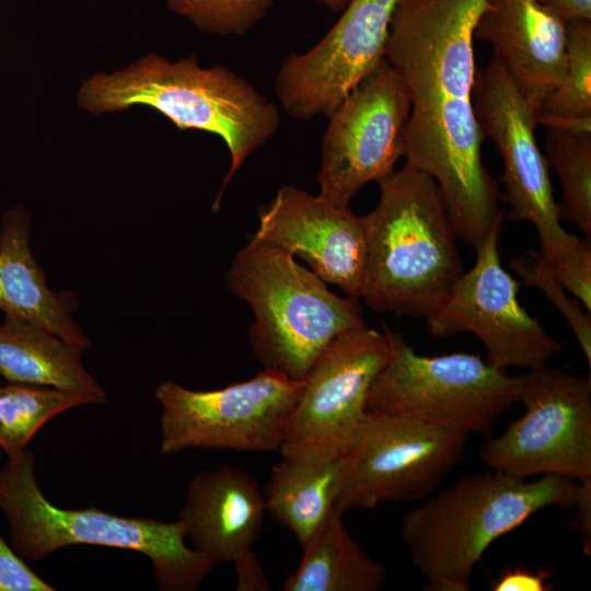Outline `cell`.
I'll use <instances>...</instances> for the list:
<instances>
[{"instance_id": "obj_1", "label": "cell", "mask_w": 591, "mask_h": 591, "mask_svg": "<svg viewBox=\"0 0 591 591\" xmlns=\"http://www.w3.org/2000/svg\"><path fill=\"white\" fill-rule=\"evenodd\" d=\"M487 7L488 0H398L385 49L410 99L405 164L434 179L456 239L475 251L503 219L473 104L474 30Z\"/></svg>"}, {"instance_id": "obj_2", "label": "cell", "mask_w": 591, "mask_h": 591, "mask_svg": "<svg viewBox=\"0 0 591 591\" xmlns=\"http://www.w3.org/2000/svg\"><path fill=\"white\" fill-rule=\"evenodd\" d=\"M378 183L380 199L361 217L367 255L359 298L375 313L428 317L464 273L441 192L406 164Z\"/></svg>"}, {"instance_id": "obj_3", "label": "cell", "mask_w": 591, "mask_h": 591, "mask_svg": "<svg viewBox=\"0 0 591 591\" xmlns=\"http://www.w3.org/2000/svg\"><path fill=\"white\" fill-rule=\"evenodd\" d=\"M578 482L500 471L461 477L402 518L401 536L429 591H467L488 546L546 508H572Z\"/></svg>"}, {"instance_id": "obj_4", "label": "cell", "mask_w": 591, "mask_h": 591, "mask_svg": "<svg viewBox=\"0 0 591 591\" xmlns=\"http://www.w3.org/2000/svg\"><path fill=\"white\" fill-rule=\"evenodd\" d=\"M79 101L93 113L142 104L178 129L219 136L229 149L231 166L215 199V211L231 177L279 126L275 104L229 68H201L195 56L170 62L150 55L118 72L93 76L82 85Z\"/></svg>"}, {"instance_id": "obj_5", "label": "cell", "mask_w": 591, "mask_h": 591, "mask_svg": "<svg viewBox=\"0 0 591 591\" xmlns=\"http://www.w3.org/2000/svg\"><path fill=\"white\" fill-rule=\"evenodd\" d=\"M0 510L13 549L31 561L77 544L129 549L146 555L162 591H193L216 566L188 547L179 521L127 518L95 507L81 510L51 505L40 491L30 451L8 457L0 468Z\"/></svg>"}, {"instance_id": "obj_6", "label": "cell", "mask_w": 591, "mask_h": 591, "mask_svg": "<svg viewBox=\"0 0 591 591\" xmlns=\"http://www.w3.org/2000/svg\"><path fill=\"white\" fill-rule=\"evenodd\" d=\"M227 285L253 311L256 359L297 382L334 338L367 325L357 298L338 297L293 255L254 239L235 255Z\"/></svg>"}, {"instance_id": "obj_7", "label": "cell", "mask_w": 591, "mask_h": 591, "mask_svg": "<svg viewBox=\"0 0 591 591\" xmlns=\"http://www.w3.org/2000/svg\"><path fill=\"white\" fill-rule=\"evenodd\" d=\"M392 352L371 385L367 413L404 415L430 425L488 434L519 402L524 374L509 375L466 352L420 356L385 325Z\"/></svg>"}, {"instance_id": "obj_8", "label": "cell", "mask_w": 591, "mask_h": 591, "mask_svg": "<svg viewBox=\"0 0 591 591\" xmlns=\"http://www.w3.org/2000/svg\"><path fill=\"white\" fill-rule=\"evenodd\" d=\"M391 352L384 324L382 332L364 325L334 338L301 382L279 448L282 456L344 457L366 421L369 391Z\"/></svg>"}, {"instance_id": "obj_9", "label": "cell", "mask_w": 591, "mask_h": 591, "mask_svg": "<svg viewBox=\"0 0 591 591\" xmlns=\"http://www.w3.org/2000/svg\"><path fill=\"white\" fill-rule=\"evenodd\" d=\"M524 407L497 437L487 438L479 457L490 468L529 478L591 477V378L547 364L524 374Z\"/></svg>"}, {"instance_id": "obj_10", "label": "cell", "mask_w": 591, "mask_h": 591, "mask_svg": "<svg viewBox=\"0 0 591 591\" xmlns=\"http://www.w3.org/2000/svg\"><path fill=\"white\" fill-rule=\"evenodd\" d=\"M300 390L301 382L268 368L211 391L162 382L155 390L162 407L160 451L164 455L190 448L278 451Z\"/></svg>"}, {"instance_id": "obj_11", "label": "cell", "mask_w": 591, "mask_h": 591, "mask_svg": "<svg viewBox=\"0 0 591 591\" xmlns=\"http://www.w3.org/2000/svg\"><path fill=\"white\" fill-rule=\"evenodd\" d=\"M470 434L404 415L368 413L345 457L336 509L428 497L463 459Z\"/></svg>"}, {"instance_id": "obj_12", "label": "cell", "mask_w": 591, "mask_h": 591, "mask_svg": "<svg viewBox=\"0 0 591 591\" xmlns=\"http://www.w3.org/2000/svg\"><path fill=\"white\" fill-rule=\"evenodd\" d=\"M473 104L485 137L497 148L502 163V201L507 219L532 223L541 254L552 264L567 253L579 236L560 224L548 174V162L535 137V111L522 97L496 57L476 72Z\"/></svg>"}, {"instance_id": "obj_13", "label": "cell", "mask_w": 591, "mask_h": 591, "mask_svg": "<svg viewBox=\"0 0 591 591\" xmlns=\"http://www.w3.org/2000/svg\"><path fill=\"white\" fill-rule=\"evenodd\" d=\"M501 222L493 227L475 264L461 275L447 301L426 317L427 331L438 338L470 333L484 345L486 362L506 371L535 370L564 346L521 305L520 283L501 265Z\"/></svg>"}, {"instance_id": "obj_14", "label": "cell", "mask_w": 591, "mask_h": 591, "mask_svg": "<svg viewBox=\"0 0 591 591\" xmlns=\"http://www.w3.org/2000/svg\"><path fill=\"white\" fill-rule=\"evenodd\" d=\"M409 113L407 88L385 60L328 116L316 176L318 195L349 206L366 184L391 174L405 154Z\"/></svg>"}, {"instance_id": "obj_15", "label": "cell", "mask_w": 591, "mask_h": 591, "mask_svg": "<svg viewBox=\"0 0 591 591\" xmlns=\"http://www.w3.org/2000/svg\"><path fill=\"white\" fill-rule=\"evenodd\" d=\"M398 0H350L337 23L312 48L282 61L275 89L297 119L328 117L385 61L391 20Z\"/></svg>"}, {"instance_id": "obj_16", "label": "cell", "mask_w": 591, "mask_h": 591, "mask_svg": "<svg viewBox=\"0 0 591 591\" xmlns=\"http://www.w3.org/2000/svg\"><path fill=\"white\" fill-rule=\"evenodd\" d=\"M252 239L299 256L326 283L359 299L366 268V233L361 217L349 206L285 186L259 211Z\"/></svg>"}, {"instance_id": "obj_17", "label": "cell", "mask_w": 591, "mask_h": 591, "mask_svg": "<svg viewBox=\"0 0 591 591\" xmlns=\"http://www.w3.org/2000/svg\"><path fill=\"white\" fill-rule=\"evenodd\" d=\"M474 38L493 47L535 113L565 76L566 22L540 1L488 0Z\"/></svg>"}, {"instance_id": "obj_18", "label": "cell", "mask_w": 591, "mask_h": 591, "mask_svg": "<svg viewBox=\"0 0 591 591\" xmlns=\"http://www.w3.org/2000/svg\"><path fill=\"white\" fill-rule=\"evenodd\" d=\"M266 515L264 491L240 467L197 473L188 484L179 522L192 547L212 563H233L252 548Z\"/></svg>"}, {"instance_id": "obj_19", "label": "cell", "mask_w": 591, "mask_h": 591, "mask_svg": "<svg viewBox=\"0 0 591 591\" xmlns=\"http://www.w3.org/2000/svg\"><path fill=\"white\" fill-rule=\"evenodd\" d=\"M30 218L23 206L8 210L0 228V310L28 320L84 349L91 340L74 323L66 302L53 292L30 246Z\"/></svg>"}, {"instance_id": "obj_20", "label": "cell", "mask_w": 591, "mask_h": 591, "mask_svg": "<svg viewBox=\"0 0 591 591\" xmlns=\"http://www.w3.org/2000/svg\"><path fill=\"white\" fill-rule=\"evenodd\" d=\"M83 350L16 315L5 314L0 324V375L11 383L83 393L101 404L106 392L84 369Z\"/></svg>"}, {"instance_id": "obj_21", "label": "cell", "mask_w": 591, "mask_h": 591, "mask_svg": "<svg viewBox=\"0 0 591 591\" xmlns=\"http://www.w3.org/2000/svg\"><path fill=\"white\" fill-rule=\"evenodd\" d=\"M344 474L345 457L282 456L263 489L266 514L290 531L303 547L335 510Z\"/></svg>"}, {"instance_id": "obj_22", "label": "cell", "mask_w": 591, "mask_h": 591, "mask_svg": "<svg viewBox=\"0 0 591 591\" xmlns=\"http://www.w3.org/2000/svg\"><path fill=\"white\" fill-rule=\"evenodd\" d=\"M338 509L329 514L309 542L297 570L282 591H376L389 571L354 540Z\"/></svg>"}, {"instance_id": "obj_23", "label": "cell", "mask_w": 591, "mask_h": 591, "mask_svg": "<svg viewBox=\"0 0 591 591\" xmlns=\"http://www.w3.org/2000/svg\"><path fill=\"white\" fill-rule=\"evenodd\" d=\"M566 72L535 113L537 124L591 132V21L566 22Z\"/></svg>"}, {"instance_id": "obj_24", "label": "cell", "mask_w": 591, "mask_h": 591, "mask_svg": "<svg viewBox=\"0 0 591 591\" xmlns=\"http://www.w3.org/2000/svg\"><path fill=\"white\" fill-rule=\"evenodd\" d=\"M97 404L90 395L12 383L0 393V447L8 457L26 451L34 434L53 417L72 407Z\"/></svg>"}, {"instance_id": "obj_25", "label": "cell", "mask_w": 591, "mask_h": 591, "mask_svg": "<svg viewBox=\"0 0 591 591\" xmlns=\"http://www.w3.org/2000/svg\"><path fill=\"white\" fill-rule=\"evenodd\" d=\"M546 160L563 188L559 220L568 221L591 239V132L545 128Z\"/></svg>"}, {"instance_id": "obj_26", "label": "cell", "mask_w": 591, "mask_h": 591, "mask_svg": "<svg viewBox=\"0 0 591 591\" xmlns=\"http://www.w3.org/2000/svg\"><path fill=\"white\" fill-rule=\"evenodd\" d=\"M523 282L542 291L569 324L591 368V318L577 299L569 298L540 251L529 250L510 260Z\"/></svg>"}, {"instance_id": "obj_27", "label": "cell", "mask_w": 591, "mask_h": 591, "mask_svg": "<svg viewBox=\"0 0 591 591\" xmlns=\"http://www.w3.org/2000/svg\"><path fill=\"white\" fill-rule=\"evenodd\" d=\"M169 8L208 33L242 35L255 26L271 0H166Z\"/></svg>"}, {"instance_id": "obj_28", "label": "cell", "mask_w": 591, "mask_h": 591, "mask_svg": "<svg viewBox=\"0 0 591 591\" xmlns=\"http://www.w3.org/2000/svg\"><path fill=\"white\" fill-rule=\"evenodd\" d=\"M564 288L591 313V241L580 237L559 259L548 265Z\"/></svg>"}, {"instance_id": "obj_29", "label": "cell", "mask_w": 591, "mask_h": 591, "mask_svg": "<svg viewBox=\"0 0 591 591\" xmlns=\"http://www.w3.org/2000/svg\"><path fill=\"white\" fill-rule=\"evenodd\" d=\"M3 540L0 533V591H54Z\"/></svg>"}, {"instance_id": "obj_30", "label": "cell", "mask_w": 591, "mask_h": 591, "mask_svg": "<svg viewBox=\"0 0 591 591\" xmlns=\"http://www.w3.org/2000/svg\"><path fill=\"white\" fill-rule=\"evenodd\" d=\"M549 576L551 571L545 569L537 571L522 568L508 569L495 582L491 590L546 591L552 589V586L546 582Z\"/></svg>"}, {"instance_id": "obj_31", "label": "cell", "mask_w": 591, "mask_h": 591, "mask_svg": "<svg viewBox=\"0 0 591 591\" xmlns=\"http://www.w3.org/2000/svg\"><path fill=\"white\" fill-rule=\"evenodd\" d=\"M237 591H268L270 583L252 548L233 560Z\"/></svg>"}, {"instance_id": "obj_32", "label": "cell", "mask_w": 591, "mask_h": 591, "mask_svg": "<svg viewBox=\"0 0 591 591\" xmlns=\"http://www.w3.org/2000/svg\"><path fill=\"white\" fill-rule=\"evenodd\" d=\"M573 525L582 541L584 554L591 555V477L578 480L575 502Z\"/></svg>"}, {"instance_id": "obj_33", "label": "cell", "mask_w": 591, "mask_h": 591, "mask_svg": "<svg viewBox=\"0 0 591 591\" xmlns=\"http://www.w3.org/2000/svg\"><path fill=\"white\" fill-rule=\"evenodd\" d=\"M540 2L564 22L591 21V0H542Z\"/></svg>"}, {"instance_id": "obj_34", "label": "cell", "mask_w": 591, "mask_h": 591, "mask_svg": "<svg viewBox=\"0 0 591 591\" xmlns=\"http://www.w3.org/2000/svg\"><path fill=\"white\" fill-rule=\"evenodd\" d=\"M328 9L335 12L343 11L350 0H317Z\"/></svg>"}, {"instance_id": "obj_35", "label": "cell", "mask_w": 591, "mask_h": 591, "mask_svg": "<svg viewBox=\"0 0 591 591\" xmlns=\"http://www.w3.org/2000/svg\"><path fill=\"white\" fill-rule=\"evenodd\" d=\"M0 393H1V386H0Z\"/></svg>"}, {"instance_id": "obj_36", "label": "cell", "mask_w": 591, "mask_h": 591, "mask_svg": "<svg viewBox=\"0 0 591 591\" xmlns=\"http://www.w3.org/2000/svg\"><path fill=\"white\" fill-rule=\"evenodd\" d=\"M536 1H542V0H536Z\"/></svg>"}]
</instances>
